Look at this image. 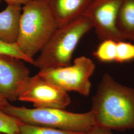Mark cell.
Segmentation results:
<instances>
[{"instance_id": "obj_1", "label": "cell", "mask_w": 134, "mask_h": 134, "mask_svg": "<svg viewBox=\"0 0 134 134\" xmlns=\"http://www.w3.org/2000/svg\"><path fill=\"white\" fill-rule=\"evenodd\" d=\"M91 111L96 125L111 130H134V88L103 76L92 98Z\"/></svg>"}, {"instance_id": "obj_2", "label": "cell", "mask_w": 134, "mask_h": 134, "mask_svg": "<svg viewBox=\"0 0 134 134\" xmlns=\"http://www.w3.org/2000/svg\"><path fill=\"white\" fill-rule=\"evenodd\" d=\"M58 25L45 0H32L22 7L16 44L25 56L34 60Z\"/></svg>"}, {"instance_id": "obj_3", "label": "cell", "mask_w": 134, "mask_h": 134, "mask_svg": "<svg viewBox=\"0 0 134 134\" xmlns=\"http://www.w3.org/2000/svg\"><path fill=\"white\" fill-rule=\"evenodd\" d=\"M92 29L91 20L84 15L58 27L38 56L34 59L33 65L39 70L71 65L72 55L77 44Z\"/></svg>"}, {"instance_id": "obj_4", "label": "cell", "mask_w": 134, "mask_h": 134, "mask_svg": "<svg viewBox=\"0 0 134 134\" xmlns=\"http://www.w3.org/2000/svg\"><path fill=\"white\" fill-rule=\"evenodd\" d=\"M23 123L63 131L86 133L96 125L92 111L82 113L57 108H28L10 104L2 109Z\"/></svg>"}, {"instance_id": "obj_5", "label": "cell", "mask_w": 134, "mask_h": 134, "mask_svg": "<svg viewBox=\"0 0 134 134\" xmlns=\"http://www.w3.org/2000/svg\"><path fill=\"white\" fill-rule=\"evenodd\" d=\"M95 69L90 58L82 56L69 66L41 69L38 74L67 92L74 91L87 96L91 90L90 78Z\"/></svg>"}, {"instance_id": "obj_6", "label": "cell", "mask_w": 134, "mask_h": 134, "mask_svg": "<svg viewBox=\"0 0 134 134\" xmlns=\"http://www.w3.org/2000/svg\"><path fill=\"white\" fill-rule=\"evenodd\" d=\"M18 100L32 103L35 108L61 109H65L71 102L67 92L38 74L27 79Z\"/></svg>"}, {"instance_id": "obj_7", "label": "cell", "mask_w": 134, "mask_h": 134, "mask_svg": "<svg viewBox=\"0 0 134 134\" xmlns=\"http://www.w3.org/2000/svg\"><path fill=\"white\" fill-rule=\"evenodd\" d=\"M124 0H92L82 15L93 25L96 34L101 41L112 40L126 41L117 27V19Z\"/></svg>"}, {"instance_id": "obj_8", "label": "cell", "mask_w": 134, "mask_h": 134, "mask_svg": "<svg viewBox=\"0 0 134 134\" xmlns=\"http://www.w3.org/2000/svg\"><path fill=\"white\" fill-rule=\"evenodd\" d=\"M24 61L0 54V93L8 101L17 100L19 91L30 75Z\"/></svg>"}, {"instance_id": "obj_9", "label": "cell", "mask_w": 134, "mask_h": 134, "mask_svg": "<svg viewBox=\"0 0 134 134\" xmlns=\"http://www.w3.org/2000/svg\"><path fill=\"white\" fill-rule=\"evenodd\" d=\"M58 26L82 16L92 0H45Z\"/></svg>"}, {"instance_id": "obj_10", "label": "cell", "mask_w": 134, "mask_h": 134, "mask_svg": "<svg viewBox=\"0 0 134 134\" xmlns=\"http://www.w3.org/2000/svg\"><path fill=\"white\" fill-rule=\"evenodd\" d=\"M21 5H8L0 12V40L9 44L16 43L19 34Z\"/></svg>"}, {"instance_id": "obj_11", "label": "cell", "mask_w": 134, "mask_h": 134, "mask_svg": "<svg viewBox=\"0 0 134 134\" xmlns=\"http://www.w3.org/2000/svg\"><path fill=\"white\" fill-rule=\"evenodd\" d=\"M117 27L126 40H133L134 0H124L118 15Z\"/></svg>"}, {"instance_id": "obj_12", "label": "cell", "mask_w": 134, "mask_h": 134, "mask_svg": "<svg viewBox=\"0 0 134 134\" xmlns=\"http://www.w3.org/2000/svg\"><path fill=\"white\" fill-rule=\"evenodd\" d=\"M117 42L112 40L102 41L93 55L101 62H114L116 57Z\"/></svg>"}, {"instance_id": "obj_13", "label": "cell", "mask_w": 134, "mask_h": 134, "mask_svg": "<svg viewBox=\"0 0 134 134\" xmlns=\"http://www.w3.org/2000/svg\"><path fill=\"white\" fill-rule=\"evenodd\" d=\"M85 133L66 131L22 123L19 127L18 134H85Z\"/></svg>"}, {"instance_id": "obj_14", "label": "cell", "mask_w": 134, "mask_h": 134, "mask_svg": "<svg viewBox=\"0 0 134 134\" xmlns=\"http://www.w3.org/2000/svg\"><path fill=\"white\" fill-rule=\"evenodd\" d=\"M23 123L0 109V133L18 134Z\"/></svg>"}, {"instance_id": "obj_15", "label": "cell", "mask_w": 134, "mask_h": 134, "mask_svg": "<svg viewBox=\"0 0 134 134\" xmlns=\"http://www.w3.org/2000/svg\"><path fill=\"white\" fill-rule=\"evenodd\" d=\"M134 59V43L125 41L117 42L115 62L119 63L128 62Z\"/></svg>"}, {"instance_id": "obj_16", "label": "cell", "mask_w": 134, "mask_h": 134, "mask_svg": "<svg viewBox=\"0 0 134 134\" xmlns=\"http://www.w3.org/2000/svg\"><path fill=\"white\" fill-rule=\"evenodd\" d=\"M0 54L8 55L13 57L18 58L24 62L31 64H34V60L30 59L23 53L16 43L9 44L0 40Z\"/></svg>"}, {"instance_id": "obj_17", "label": "cell", "mask_w": 134, "mask_h": 134, "mask_svg": "<svg viewBox=\"0 0 134 134\" xmlns=\"http://www.w3.org/2000/svg\"><path fill=\"white\" fill-rule=\"evenodd\" d=\"M85 134H115L112 130L95 125Z\"/></svg>"}, {"instance_id": "obj_18", "label": "cell", "mask_w": 134, "mask_h": 134, "mask_svg": "<svg viewBox=\"0 0 134 134\" xmlns=\"http://www.w3.org/2000/svg\"><path fill=\"white\" fill-rule=\"evenodd\" d=\"M8 5H24L32 0H4Z\"/></svg>"}, {"instance_id": "obj_19", "label": "cell", "mask_w": 134, "mask_h": 134, "mask_svg": "<svg viewBox=\"0 0 134 134\" xmlns=\"http://www.w3.org/2000/svg\"><path fill=\"white\" fill-rule=\"evenodd\" d=\"M10 104L9 102L0 93V109H3Z\"/></svg>"}, {"instance_id": "obj_20", "label": "cell", "mask_w": 134, "mask_h": 134, "mask_svg": "<svg viewBox=\"0 0 134 134\" xmlns=\"http://www.w3.org/2000/svg\"><path fill=\"white\" fill-rule=\"evenodd\" d=\"M133 41H134V39H133Z\"/></svg>"}, {"instance_id": "obj_21", "label": "cell", "mask_w": 134, "mask_h": 134, "mask_svg": "<svg viewBox=\"0 0 134 134\" xmlns=\"http://www.w3.org/2000/svg\"><path fill=\"white\" fill-rule=\"evenodd\" d=\"M0 2H1V0H0Z\"/></svg>"}]
</instances>
